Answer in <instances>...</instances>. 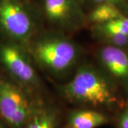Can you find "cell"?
<instances>
[{
    "label": "cell",
    "mask_w": 128,
    "mask_h": 128,
    "mask_svg": "<svg viewBox=\"0 0 128 128\" xmlns=\"http://www.w3.org/2000/svg\"><path fill=\"white\" fill-rule=\"evenodd\" d=\"M0 128H4V124L2 122V120H0Z\"/></svg>",
    "instance_id": "cell-15"
},
{
    "label": "cell",
    "mask_w": 128,
    "mask_h": 128,
    "mask_svg": "<svg viewBox=\"0 0 128 128\" xmlns=\"http://www.w3.org/2000/svg\"><path fill=\"white\" fill-rule=\"evenodd\" d=\"M28 51L42 67L54 73L70 68L79 56L78 47L73 41L57 35L46 36L32 42Z\"/></svg>",
    "instance_id": "cell-2"
},
{
    "label": "cell",
    "mask_w": 128,
    "mask_h": 128,
    "mask_svg": "<svg viewBox=\"0 0 128 128\" xmlns=\"http://www.w3.org/2000/svg\"><path fill=\"white\" fill-rule=\"evenodd\" d=\"M96 35L108 45L122 48L128 46V36L112 33H96Z\"/></svg>",
    "instance_id": "cell-12"
},
{
    "label": "cell",
    "mask_w": 128,
    "mask_h": 128,
    "mask_svg": "<svg viewBox=\"0 0 128 128\" xmlns=\"http://www.w3.org/2000/svg\"><path fill=\"white\" fill-rule=\"evenodd\" d=\"M39 105L20 86L0 76V117L10 128H23Z\"/></svg>",
    "instance_id": "cell-3"
},
{
    "label": "cell",
    "mask_w": 128,
    "mask_h": 128,
    "mask_svg": "<svg viewBox=\"0 0 128 128\" xmlns=\"http://www.w3.org/2000/svg\"><path fill=\"white\" fill-rule=\"evenodd\" d=\"M59 112L50 106L39 105L23 128H56Z\"/></svg>",
    "instance_id": "cell-9"
},
{
    "label": "cell",
    "mask_w": 128,
    "mask_h": 128,
    "mask_svg": "<svg viewBox=\"0 0 128 128\" xmlns=\"http://www.w3.org/2000/svg\"><path fill=\"white\" fill-rule=\"evenodd\" d=\"M36 24L21 0H0V28L14 43L29 50Z\"/></svg>",
    "instance_id": "cell-4"
},
{
    "label": "cell",
    "mask_w": 128,
    "mask_h": 128,
    "mask_svg": "<svg viewBox=\"0 0 128 128\" xmlns=\"http://www.w3.org/2000/svg\"><path fill=\"white\" fill-rule=\"evenodd\" d=\"M92 2L96 4L102 3H109L116 5L125 12L128 9V0H91Z\"/></svg>",
    "instance_id": "cell-13"
},
{
    "label": "cell",
    "mask_w": 128,
    "mask_h": 128,
    "mask_svg": "<svg viewBox=\"0 0 128 128\" xmlns=\"http://www.w3.org/2000/svg\"><path fill=\"white\" fill-rule=\"evenodd\" d=\"M69 127L71 128H97L108 122L106 115L92 110H76L68 116Z\"/></svg>",
    "instance_id": "cell-8"
},
{
    "label": "cell",
    "mask_w": 128,
    "mask_h": 128,
    "mask_svg": "<svg viewBox=\"0 0 128 128\" xmlns=\"http://www.w3.org/2000/svg\"><path fill=\"white\" fill-rule=\"evenodd\" d=\"M0 62L22 85L37 87L40 80L23 47L13 41L0 44Z\"/></svg>",
    "instance_id": "cell-5"
},
{
    "label": "cell",
    "mask_w": 128,
    "mask_h": 128,
    "mask_svg": "<svg viewBox=\"0 0 128 128\" xmlns=\"http://www.w3.org/2000/svg\"><path fill=\"white\" fill-rule=\"evenodd\" d=\"M64 98L71 102L109 106L116 100L114 92L105 78L88 66L80 67L74 76L60 88Z\"/></svg>",
    "instance_id": "cell-1"
},
{
    "label": "cell",
    "mask_w": 128,
    "mask_h": 128,
    "mask_svg": "<svg viewBox=\"0 0 128 128\" xmlns=\"http://www.w3.org/2000/svg\"><path fill=\"white\" fill-rule=\"evenodd\" d=\"M71 128L70 127H69V128Z\"/></svg>",
    "instance_id": "cell-16"
},
{
    "label": "cell",
    "mask_w": 128,
    "mask_h": 128,
    "mask_svg": "<svg viewBox=\"0 0 128 128\" xmlns=\"http://www.w3.org/2000/svg\"><path fill=\"white\" fill-rule=\"evenodd\" d=\"M95 33H112L128 36V16L116 18L107 23L93 25Z\"/></svg>",
    "instance_id": "cell-11"
},
{
    "label": "cell",
    "mask_w": 128,
    "mask_h": 128,
    "mask_svg": "<svg viewBox=\"0 0 128 128\" xmlns=\"http://www.w3.org/2000/svg\"><path fill=\"white\" fill-rule=\"evenodd\" d=\"M126 16L125 12L116 5L109 3L96 4L88 16V20L93 25L107 23Z\"/></svg>",
    "instance_id": "cell-10"
},
{
    "label": "cell",
    "mask_w": 128,
    "mask_h": 128,
    "mask_svg": "<svg viewBox=\"0 0 128 128\" xmlns=\"http://www.w3.org/2000/svg\"><path fill=\"white\" fill-rule=\"evenodd\" d=\"M99 59L114 77L128 83V54L122 48L105 45L99 52Z\"/></svg>",
    "instance_id": "cell-7"
},
{
    "label": "cell",
    "mask_w": 128,
    "mask_h": 128,
    "mask_svg": "<svg viewBox=\"0 0 128 128\" xmlns=\"http://www.w3.org/2000/svg\"><path fill=\"white\" fill-rule=\"evenodd\" d=\"M119 128H128V108L120 114L118 120Z\"/></svg>",
    "instance_id": "cell-14"
},
{
    "label": "cell",
    "mask_w": 128,
    "mask_h": 128,
    "mask_svg": "<svg viewBox=\"0 0 128 128\" xmlns=\"http://www.w3.org/2000/svg\"><path fill=\"white\" fill-rule=\"evenodd\" d=\"M44 10L47 19L60 27L73 29L83 24L76 0H44Z\"/></svg>",
    "instance_id": "cell-6"
}]
</instances>
